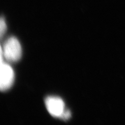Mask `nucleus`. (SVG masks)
<instances>
[{
  "mask_svg": "<svg viewBox=\"0 0 125 125\" xmlns=\"http://www.w3.org/2000/svg\"><path fill=\"white\" fill-rule=\"evenodd\" d=\"M7 26L6 24L5 20L4 18H1V21H0V35H1V38H2L4 34L5 33L6 30H7Z\"/></svg>",
  "mask_w": 125,
  "mask_h": 125,
  "instance_id": "4",
  "label": "nucleus"
},
{
  "mask_svg": "<svg viewBox=\"0 0 125 125\" xmlns=\"http://www.w3.org/2000/svg\"><path fill=\"white\" fill-rule=\"evenodd\" d=\"M15 80V74L10 65L1 60V77L0 88L2 92L7 91L13 85Z\"/></svg>",
  "mask_w": 125,
  "mask_h": 125,
  "instance_id": "2",
  "label": "nucleus"
},
{
  "mask_svg": "<svg viewBox=\"0 0 125 125\" xmlns=\"http://www.w3.org/2000/svg\"><path fill=\"white\" fill-rule=\"evenodd\" d=\"M1 54L8 62H16L20 60L22 56V49L18 39L15 37L7 39L1 46Z\"/></svg>",
  "mask_w": 125,
  "mask_h": 125,
  "instance_id": "1",
  "label": "nucleus"
},
{
  "mask_svg": "<svg viewBox=\"0 0 125 125\" xmlns=\"http://www.w3.org/2000/svg\"><path fill=\"white\" fill-rule=\"evenodd\" d=\"M71 117V112H70V111L65 109L64 112H63V114H62V116H61L60 119L63 120V121H67V120L69 119Z\"/></svg>",
  "mask_w": 125,
  "mask_h": 125,
  "instance_id": "5",
  "label": "nucleus"
},
{
  "mask_svg": "<svg viewBox=\"0 0 125 125\" xmlns=\"http://www.w3.org/2000/svg\"><path fill=\"white\" fill-rule=\"evenodd\" d=\"M46 108L52 116L60 118L65 110V104L62 98L58 97H48L45 101Z\"/></svg>",
  "mask_w": 125,
  "mask_h": 125,
  "instance_id": "3",
  "label": "nucleus"
}]
</instances>
